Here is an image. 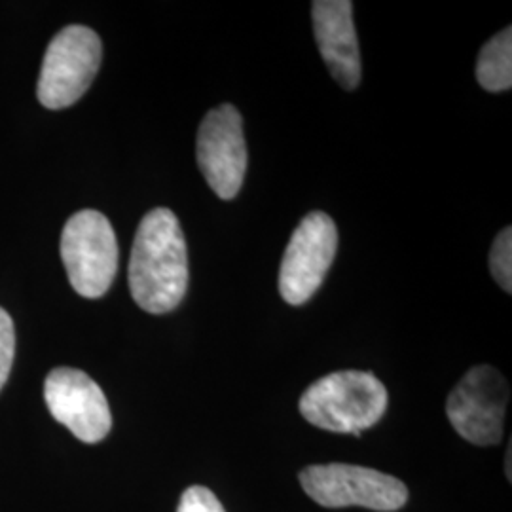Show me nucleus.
I'll return each instance as SVG.
<instances>
[{
	"label": "nucleus",
	"instance_id": "f257e3e1",
	"mask_svg": "<svg viewBox=\"0 0 512 512\" xmlns=\"http://www.w3.org/2000/svg\"><path fill=\"white\" fill-rule=\"evenodd\" d=\"M129 291L141 310L162 315L183 302L188 289V251L181 222L171 209L147 213L129 258Z\"/></svg>",
	"mask_w": 512,
	"mask_h": 512
},
{
	"label": "nucleus",
	"instance_id": "f03ea898",
	"mask_svg": "<svg viewBox=\"0 0 512 512\" xmlns=\"http://www.w3.org/2000/svg\"><path fill=\"white\" fill-rule=\"evenodd\" d=\"M385 410V385L363 370L332 372L311 384L300 399V414L311 425L355 437L382 420Z\"/></svg>",
	"mask_w": 512,
	"mask_h": 512
},
{
	"label": "nucleus",
	"instance_id": "7ed1b4c3",
	"mask_svg": "<svg viewBox=\"0 0 512 512\" xmlns=\"http://www.w3.org/2000/svg\"><path fill=\"white\" fill-rule=\"evenodd\" d=\"M304 492L325 509L365 507L370 511H401L408 501L403 480L370 467L327 463L310 465L300 473Z\"/></svg>",
	"mask_w": 512,
	"mask_h": 512
},
{
	"label": "nucleus",
	"instance_id": "20e7f679",
	"mask_svg": "<svg viewBox=\"0 0 512 512\" xmlns=\"http://www.w3.org/2000/svg\"><path fill=\"white\" fill-rule=\"evenodd\" d=\"M61 260L76 293L101 298L118 272V241L110 220L93 209L73 215L61 234Z\"/></svg>",
	"mask_w": 512,
	"mask_h": 512
},
{
	"label": "nucleus",
	"instance_id": "39448f33",
	"mask_svg": "<svg viewBox=\"0 0 512 512\" xmlns=\"http://www.w3.org/2000/svg\"><path fill=\"white\" fill-rule=\"evenodd\" d=\"M101 38L84 25L65 27L50 42L38 78V101L46 109H67L88 88L101 65Z\"/></svg>",
	"mask_w": 512,
	"mask_h": 512
},
{
	"label": "nucleus",
	"instance_id": "423d86ee",
	"mask_svg": "<svg viewBox=\"0 0 512 512\" xmlns=\"http://www.w3.org/2000/svg\"><path fill=\"white\" fill-rule=\"evenodd\" d=\"M509 384L494 366L471 368L446 401L448 420L476 446H495L503 439V423L509 403Z\"/></svg>",
	"mask_w": 512,
	"mask_h": 512
},
{
	"label": "nucleus",
	"instance_id": "0eeeda50",
	"mask_svg": "<svg viewBox=\"0 0 512 512\" xmlns=\"http://www.w3.org/2000/svg\"><path fill=\"white\" fill-rule=\"evenodd\" d=\"M338 251V230L323 211H313L294 230L279 270V293L291 306H302L323 285Z\"/></svg>",
	"mask_w": 512,
	"mask_h": 512
},
{
	"label": "nucleus",
	"instance_id": "6e6552de",
	"mask_svg": "<svg viewBox=\"0 0 512 512\" xmlns=\"http://www.w3.org/2000/svg\"><path fill=\"white\" fill-rule=\"evenodd\" d=\"M198 167L220 200H234L247 173L243 120L234 105L209 110L198 129Z\"/></svg>",
	"mask_w": 512,
	"mask_h": 512
},
{
	"label": "nucleus",
	"instance_id": "1a4fd4ad",
	"mask_svg": "<svg viewBox=\"0 0 512 512\" xmlns=\"http://www.w3.org/2000/svg\"><path fill=\"white\" fill-rule=\"evenodd\" d=\"M44 399L55 421L86 444L101 442L110 433L112 414L103 389L76 368H54L44 382Z\"/></svg>",
	"mask_w": 512,
	"mask_h": 512
},
{
	"label": "nucleus",
	"instance_id": "9d476101",
	"mask_svg": "<svg viewBox=\"0 0 512 512\" xmlns=\"http://www.w3.org/2000/svg\"><path fill=\"white\" fill-rule=\"evenodd\" d=\"M313 31L323 61L344 90L361 84V52L349 0H317L311 4Z\"/></svg>",
	"mask_w": 512,
	"mask_h": 512
},
{
	"label": "nucleus",
	"instance_id": "9b49d317",
	"mask_svg": "<svg viewBox=\"0 0 512 512\" xmlns=\"http://www.w3.org/2000/svg\"><path fill=\"white\" fill-rule=\"evenodd\" d=\"M476 78L486 92H505L512 86V29L490 38L476 61Z\"/></svg>",
	"mask_w": 512,
	"mask_h": 512
},
{
	"label": "nucleus",
	"instance_id": "f8f14e48",
	"mask_svg": "<svg viewBox=\"0 0 512 512\" xmlns=\"http://www.w3.org/2000/svg\"><path fill=\"white\" fill-rule=\"evenodd\" d=\"M490 272L505 293H512V230L509 226L499 232L492 245Z\"/></svg>",
	"mask_w": 512,
	"mask_h": 512
},
{
	"label": "nucleus",
	"instance_id": "ddd939ff",
	"mask_svg": "<svg viewBox=\"0 0 512 512\" xmlns=\"http://www.w3.org/2000/svg\"><path fill=\"white\" fill-rule=\"evenodd\" d=\"M16 355V329L14 321L0 308V389L8 382Z\"/></svg>",
	"mask_w": 512,
	"mask_h": 512
},
{
	"label": "nucleus",
	"instance_id": "4468645a",
	"mask_svg": "<svg viewBox=\"0 0 512 512\" xmlns=\"http://www.w3.org/2000/svg\"><path fill=\"white\" fill-rule=\"evenodd\" d=\"M177 512H226L219 497L205 486H190L181 495Z\"/></svg>",
	"mask_w": 512,
	"mask_h": 512
},
{
	"label": "nucleus",
	"instance_id": "2eb2a0df",
	"mask_svg": "<svg viewBox=\"0 0 512 512\" xmlns=\"http://www.w3.org/2000/svg\"><path fill=\"white\" fill-rule=\"evenodd\" d=\"M511 456H512V446L509 444V450H507V476L511 478Z\"/></svg>",
	"mask_w": 512,
	"mask_h": 512
}]
</instances>
